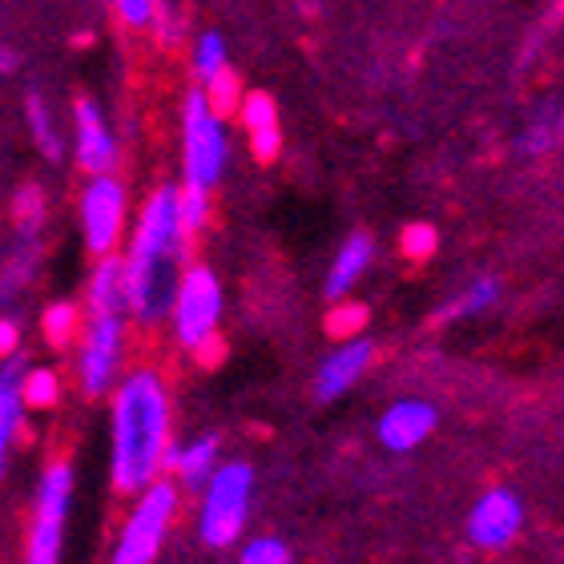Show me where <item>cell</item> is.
I'll return each mask as SVG.
<instances>
[{
	"instance_id": "obj_1",
	"label": "cell",
	"mask_w": 564,
	"mask_h": 564,
	"mask_svg": "<svg viewBox=\"0 0 564 564\" xmlns=\"http://www.w3.org/2000/svg\"><path fill=\"white\" fill-rule=\"evenodd\" d=\"M109 484L113 492L133 496L165 471L170 452V388L153 367H138L109 391Z\"/></svg>"
},
{
	"instance_id": "obj_2",
	"label": "cell",
	"mask_w": 564,
	"mask_h": 564,
	"mask_svg": "<svg viewBox=\"0 0 564 564\" xmlns=\"http://www.w3.org/2000/svg\"><path fill=\"white\" fill-rule=\"evenodd\" d=\"M194 238L177 223V186H158L138 214L130 247H126V274H130V318L138 327H162L174 306L177 279L189 262Z\"/></svg>"
},
{
	"instance_id": "obj_3",
	"label": "cell",
	"mask_w": 564,
	"mask_h": 564,
	"mask_svg": "<svg viewBox=\"0 0 564 564\" xmlns=\"http://www.w3.org/2000/svg\"><path fill=\"white\" fill-rule=\"evenodd\" d=\"M250 496H254V468L247 459H218L210 480L202 484L198 505V541L214 553L235 549V541L247 529Z\"/></svg>"
},
{
	"instance_id": "obj_4",
	"label": "cell",
	"mask_w": 564,
	"mask_h": 564,
	"mask_svg": "<svg viewBox=\"0 0 564 564\" xmlns=\"http://www.w3.org/2000/svg\"><path fill=\"white\" fill-rule=\"evenodd\" d=\"M177 500H182V488L174 480H150L141 492H133V508L126 524L118 532V544H113V564H150L162 553L165 536H170V524L177 517Z\"/></svg>"
},
{
	"instance_id": "obj_5",
	"label": "cell",
	"mask_w": 564,
	"mask_h": 564,
	"mask_svg": "<svg viewBox=\"0 0 564 564\" xmlns=\"http://www.w3.org/2000/svg\"><path fill=\"white\" fill-rule=\"evenodd\" d=\"M226 162H230V138H226V118H218L202 89L186 94L182 101V182L202 189H214L223 182Z\"/></svg>"
},
{
	"instance_id": "obj_6",
	"label": "cell",
	"mask_w": 564,
	"mask_h": 564,
	"mask_svg": "<svg viewBox=\"0 0 564 564\" xmlns=\"http://www.w3.org/2000/svg\"><path fill=\"white\" fill-rule=\"evenodd\" d=\"M165 323L174 330V343L186 347V351H194L198 343L218 335V323H223V282H218V274L210 267L186 262Z\"/></svg>"
},
{
	"instance_id": "obj_7",
	"label": "cell",
	"mask_w": 564,
	"mask_h": 564,
	"mask_svg": "<svg viewBox=\"0 0 564 564\" xmlns=\"http://www.w3.org/2000/svg\"><path fill=\"white\" fill-rule=\"evenodd\" d=\"M73 505V464L53 459L41 468L33 500V524H29V561L33 564H57L65 549V520Z\"/></svg>"
},
{
	"instance_id": "obj_8",
	"label": "cell",
	"mask_w": 564,
	"mask_h": 564,
	"mask_svg": "<svg viewBox=\"0 0 564 564\" xmlns=\"http://www.w3.org/2000/svg\"><path fill=\"white\" fill-rule=\"evenodd\" d=\"M77 388L89 400H101L118 388L126 367V318L121 315H89V327L77 335Z\"/></svg>"
},
{
	"instance_id": "obj_9",
	"label": "cell",
	"mask_w": 564,
	"mask_h": 564,
	"mask_svg": "<svg viewBox=\"0 0 564 564\" xmlns=\"http://www.w3.org/2000/svg\"><path fill=\"white\" fill-rule=\"evenodd\" d=\"M126 218H130V194H126L118 177H89V186L82 189V238L94 259L118 250L121 235H126Z\"/></svg>"
},
{
	"instance_id": "obj_10",
	"label": "cell",
	"mask_w": 564,
	"mask_h": 564,
	"mask_svg": "<svg viewBox=\"0 0 564 564\" xmlns=\"http://www.w3.org/2000/svg\"><path fill=\"white\" fill-rule=\"evenodd\" d=\"M524 524V505L512 488H492L484 492L468 512V541L484 553H500L520 536Z\"/></svg>"
},
{
	"instance_id": "obj_11",
	"label": "cell",
	"mask_w": 564,
	"mask_h": 564,
	"mask_svg": "<svg viewBox=\"0 0 564 564\" xmlns=\"http://www.w3.org/2000/svg\"><path fill=\"white\" fill-rule=\"evenodd\" d=\"M73 162L82 174H113L118 170V138L113 126L106 121L101 106L82 97L73 106Z\"/></svg>"
},
{
	"instance_id": "obj_12",
	"label": "cell",
	"mask_w": 564,
	"mask_h": 564,
	"mask_svg": "<svg viewBox=\"0 0 564 564\" xmlns=\"http://www.w3.org/2000/svg\"><path fill=\"white\" fill-rule=\"evenodd\" d=\"M371 364H376V343L367 339V335H351V339H339V347L323 359V367H318L315 376V395L323 403L339 400V395H347V391L359 383V379L371 371Z\"/></svg>"
},
{
	"instance_id": "obj_13",
	"label": "cell",
	"mask_w": 564,
	"mask_h": 564,
	"mask_svg": "<svg viewBox=\"0 0 564 564\" xmlns=\"http://www.w3.org/2000/svg\"><path fill=\"white\" fill-rule=\"evenodd\" d=\"M435 423H440V412L427 400H400L379 415L376 435L388 452H400L403 456V452H415L435 432Z\"/></svg>"
},
{
	"instance_id": "obj_14",
	"label": "cell",
	"mask_w": 564,
	"mask_h": 564,
	"mask_svg": "<svg viewBox=\"0 0 564 564\" xmlns=\"http://www.w3.org/2000/svg\"><path fill=\"white\" fill-rule=\"evenodd\" d=\"M85 311L89 315H121L130 318V274H126V259L118 250L101 254L85 286Z\"/></svg>"
},
{
	"instance_id": "obj_15",
	"label": "cell",
	"mask_w": 564,
	"mask_h": 564,
	"mask_svg": "<svg viewBox=\"0 0 564 564\" xmlns=\"http://www.w3.org/2000/svg\"><path fill=\"white\" fill-rule=\"evenodd\" d=\"M218 456H223V447H218V435H202L194 444H170L165 452V468L174 471V484L177 488H186V492H202V484L210 480V471L218 468Z\"/></svg>"
},
{
	"instance_id": "obj_16",
	"label": "cell",
	"mask_w": 564,
	"mask_h": 564,
	"mask_svg": "<svg viewBox=\"0 0 564 564\" xmlns=\"http://www.w3.org/2000/svg\"><path fill=\"white\" fill-rule=\"evenodd\" d=\"M21 371L24 359L9 355L4 367H0V476L9 468V452L21 435V420H24V400H21Z\"/></svg>"
},
{
	"instance_id": "obj_17",
	"label": "cell",
	"mask_w": 564,
	"mask_h": 564,
	"mask_svg": "<svg viewBox=\"0 0 564 564\" xmlns=\"http://www.w3.org/2000/svg\"><path fill=\"white\" fill-rule=\"evenodd\" d=\"M371 259H376V242H371V238H367V235L347 238V242L339 247V254H335V262H330L327 282H323L327 299H347V294L355 291V282L367 274Z\"/></svg>"
},
{
	"instance_id": "obj_18",
	"label": "cell",
	"mask_w": 564,
	"mask_h": 564,
	"mask_svg": "<svg viewBox=\"0 0 564 564\" xmlns=\"http://www.w3.org/2000/svg\"><path fill=\"white\" fill-rule=\"evenodd\" d=\"M82 306L69 303V299H57V303H48L45 311H41V335H45L48 347H57V351H65L77 335H82Z\"/></svg>"
},
{
	"instance_id": "obj_19",
	"label": "cell",
	"mask_w": 564,
	"mask_h": 564,
	"mask_svg": "<svg viewBox=\"0 0 564 564\" xmlns=\"http://www.w3.org/2000/svg\"><path fill=\"white\" fill-rule=\"evenodd\" d=\"M21 400H24V412H48V408H57L61 376L53 371V367H24Z\"/></svg>"
},
{
	"instance_id": "obj_20",
	"label": "cell",
	"mask_w": 564,
	"mask_h": 564,
	"mask_svg": "<svg viewBox=\"0 0 564 564\" xmlns=\"http://www.w3.org/2000/svg\"><path fill=\"white\" fill-rule=\"evenodd\" d=\"M496 299H500V282H496V279H476L471 286H464V291H459L456 303L440 311V318H444V323H456V318L484 315V311H488Z\"/></svg>"
},
{
	"instance_id": "obj_21",
	"label": "cell",
	"mask_w": 564,
	"mask_h": 564,
	"mask_svg": "<svg viewBox=\"0 0 564 564\" xmlns=\"http://www.w3.org/2000/svg\"><path fill=\"white\" fill-rule=\"evenodd\" d=\"M29 130H33V141H36V150L45 153L48 162H61L65 158V141H61L57 126H53V113H48V106L41 101V97H29Z\"/></svg>"
},
{
	"instance_id": "obj_22",
	"label": "cell",
	"mask_w": 564,
	"mask_h": 564,
	"mask_svg": "<svg viewBox=\"0 0 564 564\" xmlns=\"http://www.w3.org/2000/svg\"><path fill=\"white\" fill-rule=\"evenodd\" d=\"M177 223H182V230L189 238H198L206 230V223H210V189L182 182L177 186Z\"/></svg>"
},
{
	"instance_id": "obj_23",
	"label": "cell",
	"mask_w": 564,
	"mask_h": 564,
	"mask_svg": "<svg viewBox=\"0 0 564 564\" xmlns=\"http://www.w3.org/2000/svg\"><path fill=\"white\" fill-rule=\"evenodd\" d=\"M242 82H238V73H230V65H226L223 73H214L210 82H202V97H206V106L218 113V118H230V113H238V101H242Z\"/></svg>"
},
{
	"instance_id": "obj_24",
	"label": "cell",
	"mask_w": 564,
	"mask_h": 564,
	"mask_svg": "<svg viewBox=\"0 0 564 564\" xmlns=\"http://www.w3.org/2000/svg\"><path fill=\"white\" fill-rule=\"evenodd\" d=\"M367 318H371V311H367L364 303L335 299V306L327 311V335L330 339H351V335H364Z\"/></svg>"
},
{
	"instance_id": "obj_25",
	"label": "cell",
	"mask_w": 564,
	"mask_h": 564,
	"mask_svg": "<svg viewBox=\"0 0 564 564\" xmlns=\"http://www.w3.org/2000/svg\"><path fill=\"white\" fill-rule=\"evenodd\" d=\"M238 121H242V130L247 133L274 130V126H279L274 97L271 94H242V101H238Z\"/></svg>"
},
{
	"instance_id": "obj_26",
	"label": "cell",
	"mask_w": 564,
	"mask_h": 564,
	"mask_svg": "<svg viewBox=\"0 0 564 564\" xmlns=\"http://www.w3.org/2000/svg\"><path fill=\"white\" fill-rule=\"evenodd\" d=\"M226 65H230V57H226L223 36L202 33L198 41H194V77H198V82H210L214 73H223Z\"/></svg>"
},
{
	"instance_id": "obj_27",
	"label": "cell",
	"mask_w": 564,
	"mask_h": 564,
	"mask_svg": "<svg viewBox=\"0 0 564 564\" xmlns=\"http://www.w3.org/2000/svg\"><path fill=\"white\" fill-rule=\"evenodd\" d=\"M12 223H17V230L24 238H33L41 230V223H45V194L36 186H24L17 194V202H12Z\"/></svg>"
},
{
	"instance_id": "obj_28",
	"label": "cell",
	"mask_w": 564,
	"mask_h": 564,
	"mask_svg": "<svg viewBox=\"0 0 564 564\" xmlns=\"http://www.w3.org/2000/svg\"><path fill=\"white\" fill-rule=\"evenodd\" d=\"M435 247H440V235H435V226H427V223L403 226V238H400L403 259H412V262L432 259Z\"/></svg>"
},
{
	"instance_id": "obj_29",
	"label": "cell",
	"mask_w": 564,
	"mask_h": 564,
	"mask_svg": "<svg viewBox=\"0 0 564 564\" xmlns=\"http://www.w3.org/2000/svg\"><path fill=\"white\" fill-rule=\"evenodd\" d=\"M242 564H286L291 561V549L274 536H254V541L242 544V553H238Z\"/></svg>"
},
{
	"instance_id": "obj_30",
	"label": "cell",
	"mask_w": 564,
	"mask_h": 564,
	"mask_svg": "<svg viewBox=\"0 0 564 564\" xmlns=\"http://www.w3.org/2000/svg\"><path fill=\"white\" fill-rule=\"evenodd\" d=\"M561 138H564V118H549L544 126H532V130L520 138L517 150L520 153H544V150H553Z\"/></svg>"
},
{
	"instance_id": "obj_31",
	"label": "cell",
	"mask_w": 564,
	"mask_h": 564,
	"mask_svg": "<svg viewBox=\"0 0 564 564\" xmlns=\"http://www.w3.org/2000/svg\"><path fill=\"white\" fill-rule=\"evenodd\" d=\"M153 4L158 0H113V12L126 29H150L153 21Z\"/></svg>"
},
{
	"instance_id": "obj_32",
	"label": "cell",
	"mask_w": 564,
	"mask_h": 564,
	"mask_svg": "<svg viewBox=\"0 0 564 564\" xmlns=\"http://www.w3.org/2000/svg\"><path fill=\"white\" fill-rule=\"evenodd\" d=\"M250 150H254V158H259L262 165L274 162L282 153V130L274 126V130H259V133H250Z\"/></svg>"
},
{
	"instance_id": "obj_33",
	"label": "cell",
	"mask_w": 564,
	"mask_h": 564,
	"mask_svg": "<svg viewBox=\"0 0 564 564\" xmlns=\"http://www.w3.org/2000/svg\"><path fill=\"white\" fill-rule=\"evenodd\" d=\"M194 355H198L202 367H218V364H223V355H226L223 335H210L206 343H198V347H194Z\"/></svg>"
},
{
	"instance_id": "obj_34",
	"label": "cell",
	"mask_w": 564,
	"mask_h": 564,
	"mask_svg": "<svg viewBox=\"0 0 564 564\" xmlns=\"http://www.w3.org/2000/svg\"><path fill=\"white\" fill-rule=\"evenodd\" d=\"M17 347H21V327H17V318H0V359L17 355Z\"/></svg>"
},
{
	"instance_id": "obj_35",
	"label": "cell",
	"mask_w": 564,
	"mask_h": 564,
	"mask_svg": "<svg viewBox=\"0 0 564 564\" xmlns=\"http://www.w3.org/2000/svg\"><path fill=\"white\" fill-rule=\"evenodd\" d=\"M12 69H17V53L0 48V77H4V73H12Z\"/></svg>"
}]
</instances>
